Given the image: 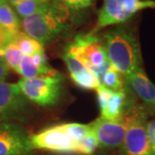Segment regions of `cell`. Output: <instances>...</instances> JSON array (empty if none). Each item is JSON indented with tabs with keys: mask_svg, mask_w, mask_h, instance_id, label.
<instances>
[{
	"mask_svg": "<svg viewBox=\"0 0 155 155\" xmlns=\"http://www.w3.org/2000/svg\"><path fill=\"white\" fill-rule=\"evenodd\" d=\"M107 56L111 67L123 78L142 67L141 51L137 35L127 25H117L104 35Z\"/></svg>",
	"mask_w": 155,
	"mask_h": 155,
	"instance_id": "6da1fadb",
	"label": "cell"
},
{
	"mask_svg": "<svg viewBox=\"0 0 155 155\" xmlns=\"http://www.w3.org/2000/svg\"><path fill=\"white\" fill-rule=\"evenodd\" d=\"M91 133L90 124L63 123L30 135V142L34 149L60 154H78L79 142Z\"/></svg>",
	"mask_w": 155,
	"mask_h": 155,
	"instance_id": "7a4b0ae2",
	"label": "cell"
},
{
	"mask_svg": "<svg viewBox=\"0 0 155 155\" xmlns=\"http://www.w3.org/2000/svg\"><path fill=\"white\" fill-rule=\"evenodd\" d=\"M67 12L48 2L33 14L23 17L21 26L23 33L44 46L67 29Z\"/></svg>",
	"mask_w": 155,
	"mask_h": 155,
	"instance_id": "3957f363",
	"label": "cell"
},
{
	"mask_svg": "<svg viewBox=\"0 0 155 155\" xmlns=\"http://www.w3.org/2000/svg\"><path fill=\"white\" fill-rule=\"evenodd\" d=\"M65 51L72 54L95 76L102 85L103 78L110 68L105 45L97 34H80L75 36Z\"/></svg>",
	"mask_w": 155,
	"mask_h": 155,
	"instance_id": "277c9868",
	"label": "cell"
},
{
	"mask_svg": "<svg viewBox=\"0 0 155 155\" xmlns=\"http://www.w3.org/2000/svg\"><path fill=\"white\" fill-rule=\"evenodd\" d=\"M147 9H155V0H104L97 22L90 33L97 34L106 27L121 25Z\"/></svg>",
	"mask_w": 155,
	"mask_h": 155,
	"instance_id": "5b68a950",
	"label": "cell"
},
{
	"mask_svg": "<svg viewBox=\"0 0 155 155\" xmlns=\"http://www.w3.org/2000/svg\"><path fill=\"white\" fill-rule=\"evenodd\" d=\"M141 108V105L136 104L118 119L107 120L98 117L90 123L98 147L110 150L121 147L128 127Z\"/></svg>",
	"mask_w": 155,
	"mask_h": 155,
	"instance_id": "8992f818",
	"label": "cell"
},
{
	"mask_svg": "<svg viewBox=\"0 0 155 155\" xmlns=\"http://www.w3.org/2000/svg\"><path fill=\"white\" fill-rule=\"evenodd\" d=\"M17 85L29 102L41 107H50L55 105L61 97L64 76L57 72L49 76L22 78Z\"/></svg>",
	"mask_w": 155,
	"mask_h": 155,
	"instance_id": "52a82bcc",
	"label": "cell"
},
{
	"mask_svg": "<svg viewBox=\"0 0 155 155\" xmlns=\"http://www.w3.org/2000/svg\"><path fill=\"white\" fill-rule=\"evenodd\" d=\"M29 110V100L17 84L0 83V123L23 122Z\"/></svg>",
	"mask_w": 155,
	"mask_h": 155,
	"instance_id": "ba28073f",
	"label": "cell"
},
{
	"mask_svg": "<svg viewBox=\"0 0 155 155\" xmlns=\"http://www.w3.org/2000/svg\"><path fill=\"white\" fill-rule=\"evenodd\" d=\"M147 116L148 113L141 108L127 129L120 147L122 155H154L147 132Z\"/></svg>",
	"mask_w": 155,
	"mask_h": 155,
	"instance_id": "9c48e42d",
	"label": "cell"
},
{
	"mask_svg": "<svg viewBox=\"0 0 155 155\" xmlns=\"http://www.w3.org/2000/svg\"><path fill=\"white\" fill-rule=\"evenodd\" d=\"M99 105L100 117L107 120L118 119L130 108L136 104L134 96L127 85L126 91H114L100 85L96 90Z\"/></svg>",
	"mask_w": 155,
	"mask_h": 155,
	"instance_id": "30bf717a",
	"label": "cell"
},
{
	"mask_svg": "<svg viewBox=\"0 0 155 155\" xmlns=\"http://www.w3.org/2000/svg\"><path fill=\"white\" fill-rule=\"evenodd\" d=\"M30 135L14 122L0 123V155H31Z\"/></svg>",
	"mask_w": 155,
	"mask_h": 155,
	"instance_id": "8fae6325",
	"label": "cell"
},
{
	"mask_svg": "<svg viewBox=\"0 0 155 155\" xmlns=\"http://www.w3.org/2000/svg\"><path fill=\"white\" fill-rule=\"evenodd\" d=\"M127 87L137 97L147 113H155V84L149 79L143 67L124 78Z\"/></svg>",
	"mask_w": 155,
	"mask_h": 155,
	"instance_id": "7c38bea8",
	"label": "cell"
},
{
	"mask_svg": "<svg viewBox=\"0 0 155 155\" xmlns=\"http://www.w3.org/2000/svg\"><path fill=\"white\" fill-rule=\"evenodd\" d=\"M62 57L67 65L72 82L78 88L91 91L97 90L99 87V81L94 73L84 67L73 54L64 50Z\"/></svg>",
	"mask_w": 155,
	"mask_h": 155,
	"instance_id": "4fadbf2b",
	"label": "cell"
},
{
	"mask_svg": "<svg viewBox=\"0 0 155 155\" xmlns=\"http://www.w3.org/2000/svg\"><path fill=\"white\" fill-rule=\"evenodd\" d=\"M0 28L13 35L18 33L21 28V21L17 12L5 0L0 2Z\"/></svg>",
	"mask_w": 155,
	"mask_h": 155,
	"instance_id": "5bb4252c",
	"label": "cell"
},
{
	"mask_svg": "<svg viewBox=\"0 0 155 155\" xmlns=\"http://www.w3.org/2000/svg\"><path fill=\"white\" fill-rule=\"evenodd\" d=\"M11 42L17 45V48L22 52V55L31 56L36 53L44 51L43 46L39 41L21 31L14 35Z\"/></svg>",
	"mask_w": 155,
	"mask_h": 155,
	"instance_id": "9a60e30c",
	"label": "cell"
},
{
	"mask_svg": "<svg viewBox=\"0 0 155 155\" xmlns=\"http://www.w3.org/2000/svg\"><path fill=\"white\" fill-rule=\"evenodd\" d=\"M17 72L22 78H34L44 77L55 74V72H49L36 66L32 61L31 56H22L21 62L17 69Z\"/></svg>",
	"mask_w": 155,
	"mask_h": 155,
	"instance_id": "2e32d148",
	"label": "cell"
},
{
	"mask_svg": "<svg viewBox=\"0 0 155 155\" xmlns=\"http://www.w3.org/2000/svg\"><path fill=\"white\" fill-rule=\"evenodd\" d=\"M102 86L118 92H123L127 90V84L124 78L112 67L107 71L103 78Z\"/></svg>",
	"mask_w": 155,
	"mask_h": 155,
	"instance_id": "e0dca14e",
	"label": "cell"
},
{
	"mask_svg": "<svg viewBox=\"0 0 155 155\" xmlns=\"http://www.w3.org/2000/svg\"><path fill=\"white\" fill-rule=\"evenodd\" d=\"M53 5L69 14L70 11H78L89 8L94 0H53Z\"/></svg>",
	"mask_w": 155,
	"mask_h": 155,
	"instance_id": "ac0fdd59",
	"label": "cell"
},
{
	"mask_svg": "<svg viewBox=\"0 0 155 155\" xmlns=\"http://www.w3.org/2000/svg\"><path fill=\"white\" fill-rule=\"evenodd\" d=\"M4 57L7 66L12 70L17 72L19 64L22 58V52L17 48V46L13 42H10L3 48Z\"/></svg>",
	"mask_w": 155,
	"mask_h": 155,
	"instance_id": "d6986e66",
	"label": "cell"
},
{
	"mask_svg": "<svg viewBox=\"0 0 155 155\" xmlns=\"http://www.w3.org/2000/svg\"><path fill=\"white\" fill-rule=\"evenodd\" d=\"M48 2H50V0H23L13 7L17 15L23 18L33 14L40 7Z\"/></svg>",
	"mask_w": 155,
	"mask_h": 155,
	"instance_id": "ffe728a7",
	"label": "cell"
},
{
	"mask_svg": "<svg viewBox=\"0 0 155 155\" xmlns=\"http://www.w3.org/2000/svg\"><path fill=\"white\" fill-rule=\"evenodd\" d=\"M98 147V142L93 133L90 134L79 142L78 154L91 155Z\"/></svg>",
	"mask_w": 155,
	"mask_h": 155,
	"instance_id": "44dd1931",
	"label": "cell"
},
{
	"mask_svg": "<svg viewBox=\"0 0 155 155\" xmlns=\"http://www.w3.org/2000/svg\"><path fill=\"white\" fill-rule=\"evenodd\" d=\"M147 135L149 138L152 149H153V152L155 155V119L147 122Z\"/></svg>",
	"mask_w": 155,
	"mask_h": 155,
	"instance_id": "7402d4cb",
	"label": "cell"
},
{
	"mask_svg": "<svg viewBox=\"0 0 155 155\" xmlns=\"http://www.w3.org/2000/svg\"><path fill=\"white\" fill-rule=\"evenodd\" d=\"M14 35L8 33L2 28H0V49H3L6 45L11 42Z\"/></svg>",
	"mask_w": 155,
	"mask_h": 155,
	"instance_id": "603a6c76",
	"label": "cell"
},
{
	"mask_svg": "<svg viewBox=\"0 0 155 155\" xmlns=\"http://www.w3.org/2000/svg\"><path fill=\"white\" fill-rule=\"evenodd\" d=\"M10 72V67L7 66L6 63L0 64V83L5 80Z\"/></svg>",
	"mask_w": 155,
	"mask_h": 155,
	"instance_id": "cb8c5ba5",
	"label": "cell"
},
{
	"mask_svg": "<svg viewBox=\"0 0 155 155\" xmlns=\"http://www.w3.org/2000/svg\"><path fill=\"white\" fill-rule=\"evenodd\" d=\"M5 1H6V2H7L8 4H10L11 5L15 6V5H17V4H19V3L22 2L23 0H5Z\"/></svg>",
	"mask_w": 155,
	"mask_h": 155,
	"instance_id": "d4e9b609",
	"label": "cell"
},
{
	"mask_svg": "<svg viewBox=\"0 0 155 155\" xmlns=\"http://www.w3.org/2000/svg\"><path fill=\"white\" fill-rule=\"evenodd\" d=\"M1 63H5V57H4V52H3V49H0V64H1Z\"/></svg>",
	"mask_w": 155,
	"mask_h": 155,
	"instance_id": "484cf974",
	"label": "cell"
},
{
	"mask_svg": "<svg viewBox=\"0 0 155 155\" xmlns=\"http://www.w3.org/2000/svg\"><path fill=\"white\" fill-rule=\"evenodd\" d=\"M2 1H3V0H0V2H2Z\"/></svg>",
	"mask_w": 155,
	"mask_h": 155,
	"instance_id": "4316f807",
	"label": "cell"
}]
</instances>
